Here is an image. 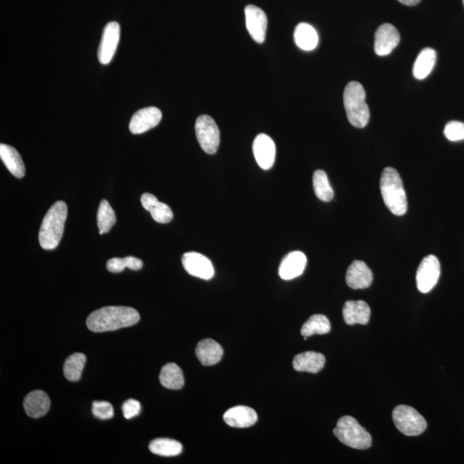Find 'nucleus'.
Wrapping results in <instances>:
<instances>
[{
    "mask_svg": "<svg viewBox=\"0 0 464 464\" xmlns=\"http://www.w3.org/2000/svg\"><path fill=\"white\" fill-rule=\"evenodd\" d=\"M436 59L437 53L433 49H423L417 57L415 66H413V76L417 79L426 78L433 69Z\"/></svg>",
    "mask_w": 464,
    "mask_h": 464,
    "instance_id": "obj_26",
    "label": "nucleus"
},
{
    "mask_svg": "<svg viewBox=\"0 0 464 464\" xmlns=\"http://www.w3.org/2000/svg\"><path fill=\"white\" fill-rule=\"evenodd\" d=\"M196 354L203 366H214L221 361L224 355V349L217 341L205 339L198 343Z\"/></svg>",
    "mask_w": 464,
    "mask_h": 464,
    "instance_id": "obj_22",
    "label": "nucleus"
},
{
    "mask_svg": "<svg viewBox=\"0 0 464 464\" xmlns=\"http://www.w3.org/2000/svg\"><path fill=\"white\" fill-rule=\"evenodd\" d=\"M399 2L404 3L405 6H413L420 2V0H398Z\"/></svg>",
    "mask_w": 464,
    "mask_h": 464,
    "instance_id": "obj_36",
    "label": "nucleus"
},
{
    "mask_svg": "<svg viewBox=\"0 0 464 464\" xmlns=\"http://www.w3.org/2000/svg\"><path fill=\"white\" fill-rule=\"evenodd\" d=\"M139 319V312L134 308L108 307L93 311L86 323L92 332L103 333L135 325Z\"/></svg>",
    "mask_w": 464,
    "mask_h": 464,
    "instance_id": "obj_1",
    "label": "nucleus"
},
{
    "mask_svg": "<svg viewBox=\"0 0 464 464\" xmlns=\"http://www.w3.org/2000/svg\"><path fill=\"white\" fill-rule=\"evenodd\" d=\"M141 204L146 211L150 212L155 221L160 224H167L173 218V213L168 205L158 201L152 194L146 193L141 196Z\"/></svg>",
    "mask_w": 464,
    "mask_h": 464,
    "instance_id": "obj_20",
    "label": "nucleus"
},
{
    "mask_svg": "<svg viewBox=\"0 0 464 464\" xmlns=\"http://www.w3.org/2000/svg\"><path fill=\"white\" fill-rule=\"evenodd\" d=\"M395 427L406 436H418L427 430L426 419L412 406L399 405L392 413Z\"/></svg>",
    "mask_w": 464,
    "mask_h": 464,
    "instance_id": "obj_6",
    "label": "nucleus"
},
{
    "mask_svg": "<svg viewBox=\"0 0 464 464\" xmlns=\"http://www.w3.org/2000/svg\"><path fill=\"white\" fill-rule=\"evenodd\" d=\"M330 329L329 320L325 315H313L302 327L301 334L304 337L313 334H325L329 333Z\"/></svg>",
    "mask_w": 464,
    "mask_h": 464,
    "instance_id": "obj_29",
    "label": "nucleus"
},
{
    "mask_svg": "<svg viewBox=\"0 0 464 464\" xmlns=\"http://www.w3.org/2000/svg\"><path fill=\"white\" fill-rule=\"evenodd\" d=\"M162 120V112L156 107H148L137 111L132 116L129 129L134 135H141L157 127Z\"/></svg>",
    "mask_w": 464,
    "mask_h": 464,
    "instance_id": "obj_13",
    "label": "nucleus"
},
{
    "mask_svg": "<svg viewBox=\"0 0 464 464\" xmlns=\"http://www.w3.org/2000/svg\"><path fill=\"white\" fill-rule=\"evenodd\" d=\"M294 40L298 48L304 51H311L318 44V35L311 24L301 23L298 24L294 32Z\"/></svg>",
    "mask_w": 464,
    "mask_h": 464,
    "instance_id": "obj_24",
    "label": "nucleus"
},
{
    "mask_svg": "<svg viewBox=\"0 0 464 464\" xmlns=\"http://www.w3.org/2000/svg\"><path fill=\"white\" fill-rule=\"evenodd\" d=\"M141 410V405L139 402L135 400V399H129L126 401L122 405V411L126 419L130 420L134 417L139 415Z\"/></svg>",
    "mask_w": 464,
    "mask_h": 464,
    "instance_id": "obj_34",
    "label": "nucleus"
},
{
    "mask_svg": "<svg viewBox=\"0 0 464 464\" xmlns=\"http://www.w3.org/2000/svg\"><path fill=\"white\" fill-rule=\"evenodd\" d=\"M92 413L97 419L109 420L114 416V409L110 402L96 401L93 402Z\"/></svg>",
    "mask_w": 464,
    "mask_h": 464,
    "instance_id": "obj_33",
    "label": "nucleus"
},
{
    "mask_svg": "<svg viewBox=\"0 0 464 464\" xmlns=\"http://www.w3.org/2000/svg\"><path fill=\"white\" fill-rule=\"evenodd\" d=\"M307 264V258L303 252L293 251L283 258L279 268L280 278L290 280L300 276Z\"/></svg>",
    "mask_w": 464,
    "mask_h": 464,
    "instance_id": "obj_15",
    "label": "nucleus"
},
{
    "mask_svg": "<svg viewBox=\"0 0 464 464\" xmlns=\"http://www.w3.org/2000/svg\"><path fill=\"white\" fill-rule=\"evenodd\" d=\"M440 264L433 255L424 258L417 270V289L422 293H429L437 285L440 276Z\"/></svg>",
    "mask_w": 464,
    "mask_h": 464,
    "instance_id": "obj_8",
    "label": "nucleus"
},
{
    "mask_svg": "<svg viewBox=\"0 0 464 464\" xmlns=\"http://www.w3.org/2000/svg\"><path fill=\"white\" fill-rule=\"evenodd\" d=\"M150 451L162 456H175L181 454L182 445L178 441L171 438H157L151 442Z\"/></svg>",
    "mask_w": 464,
    "mask_h": 464,
    "instance_id": "obj_28",
    "label": "nucleus"
},
{
    "mask_svg": "<svg viewBox=\"0 0 464 464\" xmlns=\"http://www.w3.org/2000/svg\"><path fill=\"white\" fill-rule=\"evenodd\" d=\"M85 363L86 356L81 352H77V354L69 356L65 361L64 376L71 382H76V381L80 379Z\"/></svg>",
    "mask_w": 464,
    "mask_h": 464,
    "instance_id": "obj_27",
    "label": "nucleus"
},
{
    "mask_svg": "<svg viewBox=\"0 0 464 464\" xmlns=\"http://www.w3.org/2000/svg\"><path fill=\"white\" fill-rule=\"evenodd\" d=\"M463 1H464V0H463Z\"/></svg>",
    "mask_w": 464,
    "mask_h": 464,
    "instance_id": "obj_37",
    "label": "nucleus"
},
{
    "mask_svg": "<svg viewBox=\"0 0 464 464\" xmlns=\"http://www.w3.org/2000/svg\"><path fill=\"white\" fill-rule=\"evenodd\" d=\"M246 27L250 37L258 43H264L268 28V19L266 13L259 7L249 5L244 9Z\"/></svg>",
    "mask_w": 464,
    "mask_h": 464,
    "instance_id": "obj_11",
    "label": "nucleus"
},
{
    "mask_svg": "<svg viewBox=\"0 0 464 464\" xmlns=\"http://www.w3.org/2000/svg\"><path fill=\"white\" fill-rule=\"evenodd\" d=\"M51 406L49 395L42 390H35L26 395L24 401V408L28 416L38 419L46 415Z\"/></svg>",
    "mask_w": 464,
    "mask_h": 464,
    "instance_id": "obj_19",
    "label": "nucleus"
},
{
    "mask_svg": "<svg viewBox=\"0 0 464 464\" xmlns=\"http://www.w3.org/2000/svg\"><path fill=\"white\" fill-rule=\"evenodd\" d=\"M121 27L117 22H110L104 28L98 49L99 62L108 65L112 60L120 42Z\"/></svg>",
    "mask_w": 464,
    "mask_h": 464,
    "instance_id": "obj_9",
    "label": "nucleus"
},
{
    "mask_svg": "<svg viewBox=\"0 0 464 464\" xmlns=\"http://www.w3.org/2000/svg\"><path fill=\"white\" fill-rule=\"evenodd\" d=\"M400 42V34L393 25L384 24L377 28L375 34V52L377 55L386 56L397 48Z\"/></svg>",
    "mask_w": 464,
    "mask_h": 464,
    "instance_id": "obj_14",
    "label": "nucleus"
},
{
    "mask_svg": "<svg viewBox=\"0 0 464 464\" xmlns=\"http://www.w3.org/2000/svg\"><path fill=\"white\" fill-rule=\"evenodd\" d=\"M343 97L349 122L355 128H365L370 120V110L364 87L359 82H350L345 88Z\"/></svg>",
    "mask_w": 464,
    "mask_h": 464,
    "instance_id": "obj_4",
    "label": "nucleus"
},
{
    "mask_svg": "<svg viewBox=\"0 0 464 464\" xmlns=\"http://www.w3.org/2000/svg\"><path fill=\"white\" fill-rule=\"evenodd\" d=\"M258 420L257 412L246 406H236L225 413L224 420L228 426L246 428L255 425Z\"/></svg>",
    "mask_w": 464,
    "mask_h": 464,
    "instance_id": "obj_17",
    "label": "nucleus"
},
{
    "mask_svg": "<svg viewBox=\"0 0 464 464\" xmlns=\"http://www.w3.org/2000/svg\"><path fill=\"white\" fill-rule=\"evenodd\" d=\"M0 157L3 164L15 178H23L25 175V166L20 154L14 147L1 144L0 145Z\"/></svg>",
    "mask_w": 464,
    "mask_h": 464,
    "instance_id": "obj_23",
    "label": "nucleus"
},
{
    "mask_svg": "<svg viewBox=\"0 0 464 464\" xmlns=\"http://www.w3.org/2000/svg\"><path fill=\"white\" fill-rule=\"evenodd\" d=\"M370 308L365 301H347L344 304L343 314L347 325H366L370 321Z\"/></svg>",
    "mask_w": 464,
    "mask_h": 464,
    "instance_id": "obj_18",
    "label": "nucleus"
},
{
    "mask_svg": "<svg viewBox=\"0 0 464 464\" xmlns=\"http://www.w3.org/2000/svg\"><path fill=\"white\" fill-rule=\"evenodd\" d=\"M373 275L364 261H354L349 266L346 282L352 289H366L372 285Z\"/></svg>",
    "mask_w": 464,
    "mask_h": 464,
    "instance_id": "obj_16",
    "label": "nucleus"
},
{
    "mask_svg": "<svg viewBox=\"0 0 464 464\" xmlns=\"http://www.w3.org/2000/svg\"><path fill=\"white\" fill-rule=\"evenodd\" d=\"M325 355L316 352H305L295 356L293 366L297 372L318 373L325 368Z\"/></svg>",
    "mask_w": 464,
    "mask_h": 464,
    "instance_id": "obj_21",
    "label": "nucleus"
},
{
    "mask_svg": "<svg viewBox=\"0 0 464 464\" xmlns=\"http://www.w3.org/2000/svg\"><path fill=\"white\" fill-rule=\"evenodd\" d=\"M117 222L116 214L111 207L109 201L103 200L99 205L97 212V226H98L100 235L110 231Z\"/></svg>",
    "mask_w": 464,
    "mask_h": 464,
    "instance_id": "obj_30",
    "label": "nucleus"
},
{
    "mask_svg": "<svg viewBox=\"0 0 464 464\" xmlns=\"http://www.w3.org/2000/svg\"><path fill=\"white\" fill-rule=\"evenodd\" d=\"M160 381L169 390H181L184 386L182 370L175 363H169L161 370Z\"/></svg>",
    "mask_w": 464,
    "mask_h": 464,
    "instance_id": "obj_25",
    "label": "nucleus"
},
{
    "mask_svg": "<svg viewBox=\"0 0 464 464\" xmlns=\"http://www.w3.org/2000/svg\"><path fill=\"white\" fill-rule=\"evenodd\" d=\"M334 434L341 443L354 449H366L372 443L368 431L352 416L341 417L334 428Z\"/></svg>",
    "mask_w": 464,
    "mask_h": 464,
    "instance_id": "obj_5",
    "label": "nucleus"
},
{
    "mask_svg": "<svg viewBox=\"0 0 464 464\" xmlns=\"http://www.w3.org/2000/svg\"><path fill=\"white\" fill-rule=\"evenodd\" d=\"M196 134L201 149L207 154L217 153L221 142V132L214 119L207 114L198 117Z\"/></svg>",
    "mask_w": 464,
    "mask_h": 464,
    "instance_id": "obj_7",
    "label": "nucleus"
},
{
    "mask_svg": "<svg viewBox=\"0 0 464 464\" xmlns=\"http://www.w3.org/2000/svg\"><path fill=\"white\" fill-rule=\"evenodd\" d=\"M67 217V206L64 201H57L49 208L43 218L39 232L40 246L42 249H55L62 239Z\"/></svg>",
    "mask_w": 464,
    "mask_h": 464,
    "instance_id": "obj_2",
    "label": "nucleus"
},
{
    "mask_svg": "<svg viewBox=\"0 0 464 464\" xmlns=\"http://www.w3.org/2000/svg\"><path fill=\"white\" fill-rule=\"evenodd\" d=\"M444 134L451 141L464 140V123L460 121H449L446 124Z\"/></svg>",
    "mask_w": 464,
    "mask_h": 464,
    "instance_id": "obj_32",
    "label": "nucleus"
},
{
    "mask_svg": "<svg viewBox=\"0 0 464 464\" xmlns=\"http://www.w3.org/2000/svg\"><path fill=\"white\" fill-rule=\"evenodd\" d=\"M253 153L255 160L262 170L268 171L273 166L276 147L270 137L265 134L258 135L254 140Z\"/></svg>",
    "mask_w": 464,
    "mask_h": 464,
    "instance_id": "obj_12",
    "label": "nucleus"
},
{
    "mask_svg": "<svg viewBox=\"0 0 464 464\" xmlns=\"http://www.w3.org/2000/svg\"><path fill=\"white\" fill-rule=\"evenodd\" d=\"M380 189L388 209L397 216L408 210V201L400 175L394 168L384 169L380 180Z\"/></svg>",
    "mask_w": 464,
    "mask_h": 464,
    "instance_id": "obj_3",
    "label": "nucleus"
},
{
    "mask_svg": "<svg viewBox=\"0 0 464 464\" xmlns=\"http://www.w3.org/2000/svg\"><path fill=\"white\" fill-rule=\"evenodd\" d=\"M126 268H129V257L125 258H112L107 262V269L111 273H121Z\"/></svg>",
    "mask_w": 464,
    "mask_h": 464,
    "instance_id": "obj_35",
    "label": "nucleus"
},
{
    "mask_svg": "<svg viewBox=\"0 0 464 464\" xmlns=\"http://www.w3.org/2000/svg\"><path fill=\"white\" fill-rule=\"evenodd\" d=\"M182 262L185 270L190 275L203 280H210L214 275V268L212 261L197 252H187L182 255Z\"/></svg>",
    "mask_w": 464,
    "mask_h": 464,
    "instance_id": "obj_10",
    "label": "nucleus"
},
{
    "mask_svg": "<svg viewBox=\"0 0 464 464\" xmlns=\"http://www.w3.org/2000/svg\"><path fill=\"white\" fill-rule=\"evenodd\" d=\"M313 188L319 200L329 203L334 198V190L325 171H316L313 175Z\"/></svg>",
    "mask_w": 464,
    "mask_h": 464,
    "instance_id": "obj_31",
    "label": "nucleus"
}]
</instances>
